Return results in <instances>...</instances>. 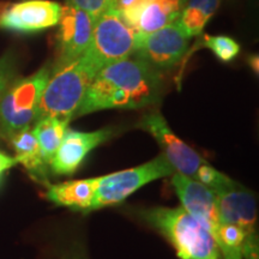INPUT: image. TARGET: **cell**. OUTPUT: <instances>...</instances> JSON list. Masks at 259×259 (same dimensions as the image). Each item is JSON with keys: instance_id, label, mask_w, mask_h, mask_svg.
Returning <instances> with one entry per match:
<instances>
[{"instance_id": "cell-21", "label": "cell", "mask_w": 259, "mask_h": 259, "mask_svg": "<svg viewBox=\"0 0 259 259\" xmlns=\"http://www.w3.org/2000/svg\"><path fill=\"white\" fill-rule=\"evenodd\" d=\"M16 76L17 71H16L15 58L11 54H6L0 58V99L10 84L16 79Z\"/></svg>"}, {"instance_id": "cell-19", "label": "cell", "mask_w": 259, "mask_h": 259, "mask_svg": "<svg viewBox=\"0 0 259 259\" xmlns=\"http://www.w3.org/2000/svg\"><path fill=\"white\" fill-rule=\"evenodd\" d=\"M144 3L145 0H112V6L121 15L126 23L134 29L139 10Z\"/></svg>"}, {"instance_id": "cell-22", "label": "cell", "mask_w": 259, "mask_h": 259, "mask_svg": "<svg viewBox=\"0 0 259 259\" xmlns=\"http://www.w3.org/2000/svg\"><path fill=\"white\" fill-rule=\"evenodd\" d=\"M18 161L17 158L14 156H10V155L0 151V183H2L3 178H4L5 173L11 168L17 166Z\"/></svg>"}, {"instance_id": "cell-24", "label": "cell", "mask_w": 259, "mask_h": 259, "mask_svg": "<svg viewBox=\"0 0 259 259\" xmlns=\"http://www.w3.org/2000/svg\"><path fill=\"white\" fill-rule=\"evenodd\" d=\"M253 60H254V59H251V63H252V67H253V69H254V63H253ZM257 63H258V58L255 57V70L258 71V65H257Z\"/></svg>"}, {"instance_id": "cell-16", "label": "cell", "mask_w": 259, "mask_h": 259, "mask_svg": "<svg viewBox=\"0 0 259 259\" xmlns=\"http://www.w3.org/2000/svg\"><path fill=\"white\" fill-rule=\"evenodd\" d=\"M69 124V120L58 116H46L35 121L32 134L36 138L42 156L48 166L61 144Z\"/></svg>"}, {"instance_id": "cell-11", "label": "cell", "mask_w": 259, "mask_h": 259, "mask_svg": "<svg viewBox=\"0 0 259 259\" xmlns=\"http://www.w3.org/2000/svg\"><path fill=\"white\" fill-rule=\"evenodd\" d=\"M57 34V59L53 67L79 58L92 40L94 19L82 10L71 5L61 6ZM52 67V69H53Z\"/></svg>"}, {"instance_id": "cell-13", "label": "cell", "mask_w": 259, "mask_h": 259, "mask_svg": "<svg viewBox=\"0 0 259 259\" xmlns=\"http://www.w3.org/2000/svg\"><path fill=\"white\" fill-rule=\"evenodd\" d=\"M46 198L56 205L65 206L74 211H93L95 198V178L64 181L46 186Z\"/></svg>"}, {"instance_id": "cell-8", "label": "cell", "mask_w": 259, "mask_h": 259, "mask_svg": "<svg viewBox=\"0 0 259 259\" xmlns=\"http://www.w3.org/2000/svg\"><path fill=\"white\" fill-rule=\"evenodd\" d=\"M191 37L177 22L149 34H141L134 53L158 72L173 69L185 57Z\"/></svg>"}, {"instance_id": "cell-10", "label": "cell", "mask_w": 259, "mask_h": 259, "mask_svg": "<svg viewBox=\"0 0 259 259\" xmlns=\"http://www.w3.org/2000/svg\"><path fill=\"white\" fill-rule=\"evenodd\" d=\"M61 5L51 0H23L0 4V29L17 32H37L56 27Z\"/></svg>"}, {"instance_id": "cell-14", "label": "cell", "mask_w": 259, "mask_h": 259, "mask_svg": "<svg viewBox=\"0 0 259 259\" xmlns=\"http://www.w3.org/2000/svg\"><path fill=\"white\" fill-rule=\"evenodd\" d=\"M187 0H145L139 10L134 29L149 34L176 22Z\"/></svg>"}, {"instance_id": "cell-20", "label": "cell", "mask_w": 259, "mask_h": 259, "mask_svg": "<svg viewBox=\"0 0 259 259\" xmlns=\"http://www.w3.org/2000/svg\"><path fill=\"white\" fill-rule=\"evenodd\" d=\"M112 4V0H67V5L87 12L94 22L101 16Z\"/></svg>"}, {"instance_id": "cell-6", "label": "cell", "mask_w": 259, "mask_h": 259, "mask_svg": "<svg viewBox=\"0 0 259 259\" xmlns=\"http://www.w3.org/2000/svg\"><path fill=\"white\" fill-rule=\"evenodd\" d=\"M176 173L163 155L130 169L95 178V198L93 210L120 204L141 187L151 181Z\"/></svg>"}, {"instance_id": "cell-23", "label": "cell", "mask_w": 259, "mask_h": 259, "mask_svg": "<svg viewBox=\"0 0 259 259\" xmlns=\"http://www.w3.org/2000/svg\"><path fill=\"white\" fill-rule=\"evenodd\" d=\"M64 259H85L83 257V254L78 253V252H71L67 255H65Z\"/></svg>"}, {"instance_id": "cell-4", "label": "cell", "mask_w": 259, "mask_h": 259, "mask_svg": "<svg viewBox=\"0 0 259 259\" xmlns=\"http://www.w3.org/2000/svg\"><path fill=\"white\" fill-rule=\"evenodd\" d=\"M51 76L48 66L24 78H16L0 99V135L11 139L36 120L38 105Z\"/></svg>"}, {"instance_id": "cell-5", "label": "cell", "mask_w": 259, "mask_h": 259, "mask_svg": "<svg viewBox=\"0 0 259 259\" xmlns=\"http://www.w3.org/2000/svg\"><path fill=\"white\" fill-rule=\"evenodd\" d=\"M139 32L124 21L112 4L94 22L92 40L84 53L100 70L106 65L134 56Z\"/></svg>"}, {"instance_id": "cell-7", "label": "cell", "mask_w": 259, "mask_h": 259, "mask_svg": "<svg viewBox=\"0 0 259 259\" xmlns=\"http://www.w3.org/2000/svg\"><path fill=\"white\" fill-rule=\"evenodd\" d=\"M215 194L218 196L222 219L235 226L241 233L244 239L242 258L259 259L257 210L253 193L240 184L234 183L231 187Z\"/></svg>"}, {"instance_id": "cell-15", "label": "cell", "mask_w": 259, "mask_h": 259, "mask_svg": "<svg viewBox=\"0 0 259 259\" xmlns=\"http://www.w3.org/2000/svg\"><path fill=\"white\" fill-rule=\"evenodd\" d=\"M11 142L18 164L21 163L35 181L47 186L50 166L44 160L36 138L32 134V130H30V127L22 130L11 138Z\"/></svg>"}, {"instance_id": "cell-12", "label": "cell", "mask_w": 259, "mask_h": 259, "mask_svg": "<svg viewBox=\"0 0 259 259\" xmlns=\"http://www.w3.org/2000/svg\"><path fill=\"white\" fill-rule=\"evenodd\" d=\"M112 135L113 131L111 128H102L92 132L67 128L61 144L50 163L52 171L57 176H72L90 151L108 141Z\"/></svg>"}, {"instance_id": "cell-9", "label": "cell", "mask_w": 259, "mask_h": 259, "mask_svg": "<svg viewBox=\"0 0 259 259\" xmlns=\"http://www.w3.org/2000/svg\"><path fill=\"white\" fill-rule=\"evenodd\" d=\"M139 126L156 139L163 151L162 155L167 158L176 173L197 180L200 168L208 162L171 131L160 112L149 113L143 116Z\"/></svg>"}, {"instance_id": "cell-1", "label": "cell", "mask_w": 259, "mask_h": 259, "mask_svg": "<svg viewBox=\"0 0 259 259\" xmlns=\"http://www.w3.org/2000/svg\"><path fill=\"white\" fill-rule=\"evenodd\" d=\"M162 73L135 57L103 66L94 77L76 116L105 109H138L160 100Z\"/></svg>"}, {"instance_id": "cell-17", "label": "cell", "mask_w": 259, "mask_h": 259, "mask_svg": "<svg viewBox=\"0 0 259 259\" xmlns=\"http://www.w3.org/2000/svg\"><path fill=\"white\" fill-rule=\"evenodd\" d=\"M220 4L221 0H187L176 22L191 38L199 36Z\"/></svg>"}, {"instance_id": "cell-3", "label": "cell", "mask_w": 259, "mask_h": 259, "mask_svg": "<svg viewBox=\"0 0 259 259\" xmlns=\"http://www.w3.org/2000/svg\"><path fill=\"white\" fill-rule=\"evenodd\" d=\"M99 71L85 53L71 63L51 69V76L41 95L36 120L46 116H58L69 121L76 118L87 90Z\"/></svg>"}, {"instance_id": "cell-18", "label": "cell", "mask_w": 259, "mask_h": 259, "mask_svg": "<svg viewBox=\"0 0 259 259\" xmlns=\"http://www.w3.org/2000/svg\"><path fill=\"white\" fill-rule=\"evenodd\" d=\"M203 46L213 53V56L223 63L232 61L240 52V45L234 38L226 35H204Z\"/></svg>"}, {"instance_id": "cell-2", "label": "cell", "mask_w": 259, "mask_h": 259, "mask_svg": "<svg viewBox=\"0 0 259 259\" xmlns=\"http://www.w3.org/2000/svg\"><path fill=\"white\" fill-rule=\"evenodd\" d=\"M137 213L166 236L180 259H221L212 235L183 206H155L138 210Z\"/></svg>"}]
</instances>
